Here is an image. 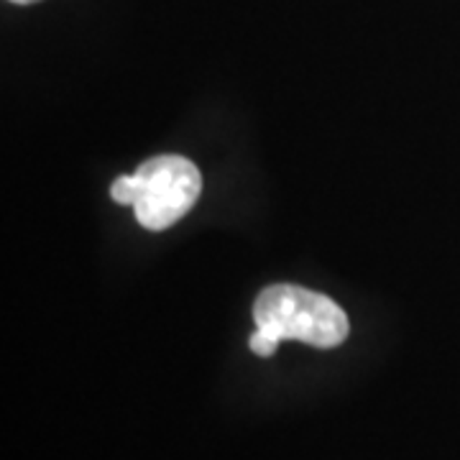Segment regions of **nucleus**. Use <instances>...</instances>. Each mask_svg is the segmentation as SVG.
Masks as SVG:
<instances>
[{"mask_svg": "<svg viewBox=\"0 0 460 460\" xmlns=\"http://www.w3.org/2000/svg\"><path fill=\"white\" fill-rule=\"evenodd\" d=\"M256 328L277 341H299L314 348H338L348 338L345 313L320 292L295 284L266 287L253 302Z\"/></svg>", "mask_w": 460, "mask_h": 460, "instance_id": "obj_1", "label": "nucleus"}, {"mask_svg": "<svg viewBox=\"0 0 460 460\" xmlns=\"http://www.w3.org/2000/svg\"><path fill=\"white\" fill-rule=\"evenodd\" d=\"M141 190L133 205L146 230H166L195 208L202 190L199 169L177 154L154 156L136 169Z\"/></svg>", "mask_w": 460, "mask_h": 460, "instance_id": "obj_2", "label": "nucleus"}, {"mask_svg": "<svg viewBox=\"0 0 460 460\" xmlns=\"http://www.w3.org/2000/svg\"><path fill=\"white\" fill-rule=\"evenodd\" d=\"M138 190H141V181H138V174H123L111 184V198L118 202V205H128L133 208L136 199H138Z\"/></svg>", "mask_w": 460, "mask_h": 460, "instance_id": "obj_3", "label": "nucleus"}, {"mask_svg": "<svg viewBox=\"0 0 460 460\" xmlns=\"http://www.w3.org/2000/svg\"><path fill=\"white\" fill-rule=\"evenodd\" d=\"M248 348H251L256 356L269 358V356H274V353H277L279 341H277V338H271L269 332H263V330L256 328V332H253V335H251V341H248Z\"/></svg>", "mask_w": 460, "mask_h": 460, "instance_id": "obj_4", "label": "nucleus"}, {"mask_svg": "<svg viewBox=\"0 0 460 460\" xmlns=\"http://www.w3.org/2000/svg\"><path fill=\"white\" fill-rule=\"evenodd\" d=\"M11 3H18V5H29V3H36V0H11Z\"/></svg>", "mask_w": 460, "mask_h": 460, "instance_id": "obj_5", "label": "nucleus"}]
</instances>
